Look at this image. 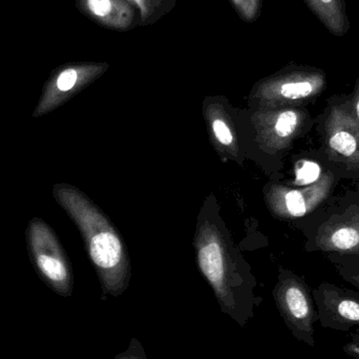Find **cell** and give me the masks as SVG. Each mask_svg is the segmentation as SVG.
I'll return each mask as SVG.
<instances>
[{"label":"cell","instance_id":"8992f818","mask_svg":"<svg viewBox=\"0 0 359 359\" xmlns=\"http://www.w3.org/2000/svg\"><path fill=\"white\" fill-rule=\"evenodd\" d=\"M255 123L259 142L276 153L289 149L293 141L311 126L312 118L302 107H283L262 109Z\"/></svg>","mask_w":359,"mask_h":359},{"label":"cell","instance_id":"277c9868","mask_svg":"<svg viewBox=\"0 0 359 359\" xmlns=\"http://www.w3.org/2000/svg\"><path fill=\"white\" fill-rule=\"evenodd\" d=\"M273 297L291 334L301 343L316 347L314 324L318 322V314L312 290L305 280L284 270L278 276Z\"/></svg>","mask_w":359,"mask_h":359},{"label":"cell","instance_id":"5bb4252c","mask_svg":"<svg viewBox=\"0 0 359 359\" xmlns=\"http://www.w3.org/2000/svg\"><path fill=\"white\" fill-rule=\"evenodd\" d=\"M333 262L337 264L339 276L359 291V262L350 255H337Z\"/></svg>","mask_w":359,"mask_h":359},{"label":"cell","instance_id":"44dd1931","mask_svg":"<svg viewBox=\"0 0 359 359\" xmlns=\"http://www.w3.org/2000/svg\"><path fill=\"white\" fill-rule=\"evenodd\" d=\"M358 1H359V0H358Z\"/></svg>","mask_w":359,"mask_h":359},{"label":"cell","instance_id":"6da1fadb","mask_svg":"<svg viewBox=\"0 0 359 359\" xmlns=\"http://www.w3.org/2000/svg\"><path fill=\"white\" fill-rule=\"evenodd\" d=\"M53 196L79 229L100 280L103 295H121L130 285V262L117 229L99 207L75 186L56 184Z\"/></svg>","mask_w":359,"mask_h":359},{"label":"cell","instance_id":"4fadbf2b","mask_svg":"<svg viewBox=\"0 0 359 359\" xmlns=\"http://www.w3.org/2000/svg\"><path fill=\"white\" fill-rule=\"evenodd\" d=\"M320 164L310 160L299 162L295 168V179L293 184L297 186H309L316 183L323 177Z\"/></svg>","mask_w":359,"mask_h":359},{"label":"cell","instance_id":"e0dca14e","mask_svg":"<svg viewBox=\"0 0 359 359\" xmlns=\"http://www.w3.org/2000/svg\"><path fill=\"white\" fill-rule=\"evenodd\" d=\"M88 8L97 16H105L111 8V0H88Z\"/></svg>","mask_w":359,"mask_h":359},{"label":"cell","instance_id":"ac0fdd59","mask_svg":"<svg viewBox=\"0 0 359 359\" xmlns=\"http://www.w3.org/2000/svg\"><path fill=\"white\" fill-rule=\"evenodd\" d=\"M350 103H351L352 109H353L354 114H355L356 118L359 121V76L358 80L355 82V86H354L353 93L351 95V99H350Z\"/></svg>","mask_w":359,"mask_h":359},{"label":"cell","instance_id":"52a82bcc","mask_svg":"<svg viewBox=\"0 0 359 359\" xmlns=\"http://www.w3.org/2000/svg\"><path fill=\"white\" fill-rule=\"evenodd\" d=\"M335 184L331 172H325L316 183L288 187L274 185L267 194V202L274 215L283 219H297L313 212L327 200Z\"/></svg>","mask_w":359,"mask_h":359},{"label":"cell","instance_id":"2e32d148","mask_svg":"<svg viewBox=\"0 0 359 359\" xmlns=\"http://www.w3.org/2000/svg\"><path fill=\"white\" fill-rule=\"evenodd\" d=\"M344 352L351 359H359V329L350 335V341L343 347Z\"/></svg>","mask_w":359,"mask_h":359},{"label":"cell","instance_id":"7a4b0ae2","mask_svg":"<svg viewBox=\"0 0 359 359\" xmlns=\"http://www.w3.org/2000/svg\"><path fill=\"white\" fill-rule=\"evenodd\" d=\"M198 267L217 297L222 312L245 328L255 318L257 297L244 280L238 278L226 251L221 234L215 225L204 223L196 241Z\"/></svg>","mask_w":359,"mask_h":359},{"label":"cell","instance_id":"9c48e42d","mask_svg":"<svg viewBox=\"0 0 359 359\" xmlns=\"http://www.w3.org/2000/svg\"><path fill=\"white\" fill-rule=\"evenodd\" d=\"M312 295L323 328L341 332L359 329V292L322 283Z\"/></svg>","mask_w":359,"mask_h":359},{"label":"cell","instance_id":"5b68a950","mask_svg":"<svg viewBox=\"0 0 359 359\" xmlns=\"http://www.w3.org/2000/svg\"><path fill=\"white\" fill-rule=\"evenodd\" d=\"M326 88L327 74L322 69L294 67L271 80L262 90V109L305 107L314 102Z\"/></svg>","mask_w":359,"mask_h":359},{"label":"cell","instance_id":"ffe728a7","mask_svg":"<svg viewBox=\"0 0 359 359\" xmlns=\"http://www.w3.org/2000/svg\"><path fill=\"white\" fill-rule=\"evenodd\" d=\"M0 276H1V273H0Z\"/></svg>","mask_w":359,"mask_h":359},{"label":"cell","instance_id":"9a60e30c","mask_svg":"<svg viewBox=\"0 0 359 359\" xmlns=\"http://www.w3.org/2000/svg\"><path fill=\"white\" fill-rule=\"evenodd\" d=\"M114 359H149L145 353L144 348L137 339H133L126 351L118 354Z\"/></svg>","mask_w":359,"mask_h":359},{"label":"cell","instance_id":"8fae6325","mask_svg":"<svg viewBox=\"0 0 359 359\" xmlns=\"http://www.w3.org/2000/svg\"><path fill=\"white\" fill-rule=\"evenodd\" d=\"M314 16L337 37H343L350 31L351 23L346 0H305Z\"/></svg>","mask_w":359,"mask_h":359},{"label":"cell","instance_id":"ba28073f","mask_svg":"<svg viewBox=\"0 0 359 359\" xmlns=\"http://www.w3.org/2000/svg\"><path fill=\"white\" fill-rule=\"evenodd\" d=\"M324 136L331 158L359 166V121L350 100L331 103L325 120Z\"/></svg>","mask_w":359,"mask_h":359},{"label":"cell","instance_id":"3957f363","mask_svg":"<svg viewBox=\"0 0 359 359\" xmlns=\"http://www.w3.org/2000/svg\"><path fill=\"white\" fill-rule=\"evenodd\" d=\"M32 265L40 280L56 294H73L74 276L69 257L53 228L39 217H33L25 229Z\"/></svg>","mask_w":359,"mask_h":359},{"label":"cell","instance_id":"30bf717a","mask_svg":"<svg viewBox=\"0 0 359 359\" xmlns=\"http://www.w3.org/2000/svg\"><path fill=\"white\" fill-rule=\"evenodd\" d=\"M314 249L337 255H359L358 207H350L322 225L314 238Z\"/></svg>","mask_w":359,"mask_h":359},{"label":"cell","instance_id":"d6986e66","mask_svg":"<svg viewBox=\"0 0 359 359\" xmlns=\"http://www.w3.org/2000/svg\"><path fill=\"white\" fill-rule=\"evenodd\" d=\"M135 1L139 2V4H141L140 0H135Z\"/></svg>","mask_w":359,"mask_h":359},{"label":"cell","instance_id":"7c38bea8","mask_svg":"<svg viewBox=\"0 0 359 359\" xmlns=\"http://www.w3.org/2000/svg\"><path fill=\"white\" fill-rule=\"evenodd\" d=\"M207 120H208L209 128L217 144L229 149L236 147V135H234L231 122L224 113L223 109H207Z\"/></svg>","mask_w":359,"mask_h":359}]
</instances>
